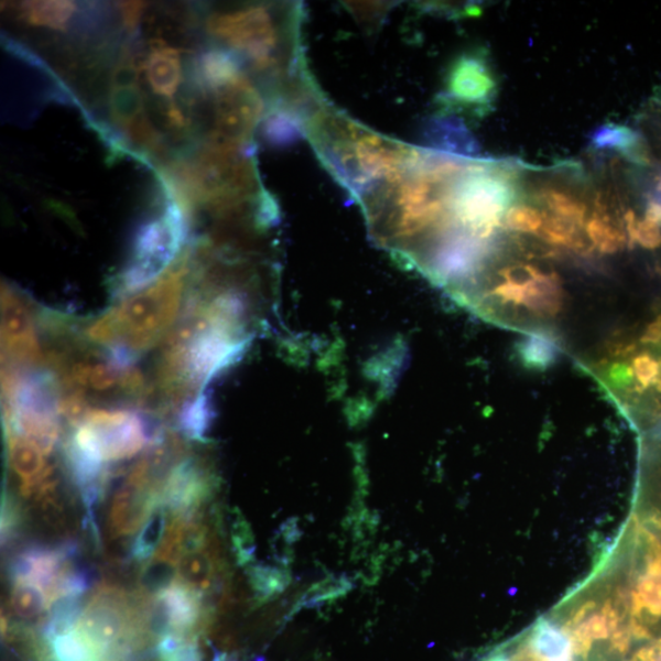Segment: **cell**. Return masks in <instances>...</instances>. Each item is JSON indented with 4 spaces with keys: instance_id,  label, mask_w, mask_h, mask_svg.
I'll return each mask as SVG.
<instances>
[{
    "instance_id": "cell-13",
    "label": "cell",
    "mask_w": 661,
    "mask_h": 661,
    "mask_svg": "<svg viewBox=\"0 0 661 661\" xmlns=\"http://www.w3.org/2000/svg\"><path fill=\"white\" fill-rule=\"evenodd\" d=\"M11 14L25 26L47 30L64 31L68 28L77 11L74 2L63 0H44V2H22L9 6Z\"/></svg>"
},
{
    "instance_id": "cell-6",
    "label": "cell",
    "mask_w": 661,
    "mask_h": 661,
    "mask_svg": "<svg viewBox=\"0 0 661 661\" xmlns=\"http://www.w3.org/2000/svg\"><path fill=\"white\" fill-rule=\"evenodd\" d=\"M498 94V82L490 68L487 54L470 52L462 54L452 65L446 77V93L441 96L446 110L457 107L476 108L487 112Z\"/></svg>"
},
{
    "instance_id": "cell-26",
    "label": "cell",
    "mask_w": 661,
    "mask_h": 661,
    "mask_svg": "<svg viewBox=\"0 0 661 661\" xmlns=\"http://www.w3.org/2000/svg\"><path fill=\"white\" fill-rule=\"evenodd\" d=\"M148 8V3L142 2L119 3L118 9L120 10L121 19H123L124 28L129 31L137 30Z\"/></svg>"
},
{
    "instance_id": "cell-18",
    "label": "cell",
    "mask_w": 661,
    "mask_h": 661,
    "mask_svg": "<svg viewBox=\"0 0 661 661\" xmlns=\"http://www.w3.org/2000/svg\"><path fill=\"white\" fill-rule=\"evenodd\" d=\"M642 138L635 129L606 123L593 132L590 147L597 152H615L627 156L639 147Z\"/></svg>"
},
{
    "instance_id": "cell-15",
    "label": "cell",
    "mask_w": 661,
    "mask_h": 661,
    "mask_svg": "<svg viewBox=\"0 0 661 661\" xmlns=\"http://www.w3.org/2000/svg\"><path fill=\"white\" fill-rule=\"evenodd\" d=\"M84 609L83 597H76V595H61L51 600L47 620L43 626L44 639L48 642L54 637L75 630Z\"/></svg>"
},
{
    "instance_id": "cell-25",
    "label": "cell",
    "mask_w": 661,
    "mask_h": 661,
    "mask_svg": "<svg viewBox=\"0 0 661 661\" xmlns=\"http://www.w3.org/2000/svg\"><path fill=\"white\" fill-rule=\"evenodd\" d=\"M21 523V514L14 499L7 498L3 501L2 511V542L8 545L14 540Z\"/></svg>"
},
{
    "instance_id": "cell-8",
    "label": "cell",
    "mask_w": 661,
    "mask_h": 661,
    "mask_svg": "<svg viewBox=\"0 0 661 661\" xmlns=\"http://www.w3.org/2000/svg\"><path fill=\"white\" fill-rule=\"evenodd\" d=\"M209 480L194 458L176 462L161 483L158 495L160 502L175 518L185 522L195 520V514L206 499Z\"/></svg>"
},
{
    "instance_id": "cell-19",
    "label": "cell",
    "mask_w": 661,
    "mask_h": 661,
    "mask_svg": "<svg viewBox=\"0 0 661 661\" xmlns=\"http://www.w3.org/2000/svg\"><path fill=\"white\" fill-rule=\"evenodd\" d=\"M176 564L178 562L161 554H156L148 561L142 567L139 579L142 595L154 598L170 588L178 577Z\"/></svg>"
},
{
    "instance_id": "cell-20",
    "label": "cell",
    "mask_w": 661,
    "mask_h": 661,
    "mask_svg": "<svg viewBox=\"0 0 661 661\" xmlns=\"http://www.w3.org/2000/svg\"><path fill=\"white\" fill-rule=\"evenodd\" d=\"M48 643L52 661H102L97 649L76 628L52 638Z\"/></svg>"
},
{
    "instance_id": "cell-4",
    "label": "cell",
    "mask_w": 661,
    "mask_h": 661,
    "mask_svg": "<svg viewBox=\"0 0 661 661\" xmlns=\"http://www.w3.org/2000/svg\"><path fill=\"white\" fill-rule=\"evenodd\" d=\"M71 438L108 465L137 456L147 445L160 443L163 434L140 412L90 410Z\"/></svg>"
},
{
    "instance_id": "cell-12",
    "label": "cell",
    "mask_w": 661,
    "mask_h": 661,
    "mask_svg": "<svg viewBox=\"0 0 661 661\" xmlns=\"http://www.w3.org/2000/svg\"><path fill=\"white\" fill-rule=\"evenodd\" d=\"M425 137L429 145L441 153H454L463 159H476L480 151L476 138L457 118L446 116L430 120Z\"/></svg>"
},
{
    "instance_id": "cell-17",
    "label": "cell",
    "mask_w": 661,
    "mask_h": 661,
    "mask_svg": "<svg viewBox=\"0 0 661 661\" xmlns=\"http://www.w3.org/2000/svg\"><path fill=\"white\" fill-rule=\"evenodd\" d=\"M176 567H178L176 581L186 588L198 595H203L209 588L214 575V564L212 556L204 548L183 554Z\"/></svg>"
},
{
    "instance_id": "cell-2",
    "label": "cell",
    "mask_w": 661,
    "mask_h": 661,
    "mask_svg": "<svg viewBox=\"0 0 661 661\" xmlns=\"http://www.w3.org/2000/svg\"><path fill=\"white\" fill-rule=\"evenodd\" d=\"M4 392L7 434L26 437L50 455L59 438L62 415V400L52 375L7 371Z\"/></svg>"
},
{
    "instance_id": "cell-16",
    "label": "cell",
    "mask_w": 661,
    "mask_h": 661,
    "mask_svg": "<svg viewBox=\"0 0 661 661\" xmlns=\"http://www.w3.org/2000/svg\"><path fill=\"white\" fill-rule=\"evenodd\" d=\"M537 204L546 207L548 212L568 220L578 227L584 226L588 216V206L571 192H562L554 186H544L537 192Z\"/></svg>"
},
{
    "instance_id": "cell-23",
    "label": "cell",
    "mask_w": 661,
    "mask_h": 661,
    "mask_svg": "<svg viewBox=\"0 0 661 661\" xmlns=\"http://www.w3.org/2000/svg\"><path fill=\"white\" fill-rule=\"evenodd\" d=\"M48 605L47 593L36 584L14 583L13 592H11V606L22 619H35L48 609Z\"/></svg>"
},
{
    "instance_id": "cell-3",
    "label": "cell",
    "mask_w": 661,
    "mask_h": 661,
    "mask_svg": "<svg viewBox=\"0 0 661 661\" xmlns=\"http://www.w3.org/2000/svg\"><path fill=\"white\" fill-rule=\"evenodd\" d=\"M163 215L143 224L132 240L129 261L120 275L126 294L148 289L178 258L187 236L191 209L172 196Z\"/></svg>"
},
{
    "instance_id": "cell-5",
    "label": "cell",
    "mask_w": 661,
    "mask_h": 661,
    "mask_svg": "<svg viewBox=\"0 0 661 661\" xmlns=\"http://www.w3.org/2000/svg\"><path fill=\"white\" fill-rule=\"evenodd\" d=\"M209 36L247 58L258 71L270 69L280 46V29L270 7L248 6L217 11L206 20Z\"/></svg>"
},
{
    "instance_id": "cell-21",
    "label": "cell",
    "mask_w": 661,
    "mask_h": 661,
    "mask_svg": "<svg viewBox=\"0 0 661 661\" xmlns=\"http://www.w3.org/2000/svg\"><path fill=\"white\" fill-rule=\"evenodd\" d=\"M212 422L213 407L207 391L198 392L195 399L182 408L180 426L186 437L203 440Z\"/></svg>"
},
{
    "instance_id": "cell-1",
    "label": "cell",
    "mask_w": 661,
    "mask_h": 661,
    "mask_svg": "<svg viewBox=\"0 0 661 661\" xmlns=\"http://www.w3.org/2000/svg\"><path fill=\"white\" fill-rule=\"evenodd\" d=\"M189 263L186 252L148 289L97 318L87 329L88 337L109 349H126L136 357L156 345L180 314Z\"/></svg>"
},
{
    "instance_id": "cell-22",
    "label": "cell",
    "mask_w": 661,
    "mask_h": 661,
    "mask_svg": "<svg viewBox=\"0 0 661 661\" xmlns=\"http://www.w3.org/2000/svg\"><path fill=\"white\" fill-rule=\"evenodd\" d=\"M557 340L546 333H534L518 346V355L527 367L545 369L557 357Z\"/></svg>"
},
{
    "instance_id": "cell-24",
    "label": "cell",
    "mask_w": 661,
    "mask_h": 661,
    "mask_svg": "<svg viewBox=\"0 0 661 661\" xmlns=\"http://www.w3.org/2000/svg\"><path fill=\"white\" fill-rule=\"evenodd\" d=\"M544 224V212L528 203H513L507 209L502 228L516 234L535 236Z\"/></svg>"
},
{
    "instance_id": "cell-9",
    "label": "cell",
    "mask_w": 661,
    "mask_h": 661,
    "mask_svg": "<svg viewBox=\"0 0 661 661\" xmlns=\"http://www.w3.org/2000/svg\"><path fill=\"white\" fill-rule=\"evenodd\" d=\"M2 338L7 358L19 364H35L41 360L35 319L25 301L3 285L2 291Z\"/></svg>"
},
{
    "instance_id": "cell-14",
    "label": "cell",
    "mask_w": 661,
    "mask_h": 661,
    "mask_svg": "<svg viewBox=\"0 0 661 661\" xmlns=\"http://www.w3.org/2000/svg\"><path fill=\"white\" fill-rule=\"evenodd\" d=\"M169 510L159 502L150 513L139 534L132 540L130 557L147 564L161 548L170 523Z\"/></svg>"
},
{
    "instance_id": "cell-10",
    "label": "cell",
    "mask_w": 661,
    "mask_h": 661,
    "mask_svg": "<svg viewBox=\"0 0 661 661\" xmlns=\"http://www.w3.org/2000/svg\"><path fill=\"white\" fill-rule=\"evenodd\" d=\"M139 65L141 79L148 84L152 95L163 98L161 105L178 104L174 97L183 84L182 50L164 39L154 37Z\"/></svg>"
},
{
    "instance_id": "cell-7",
    "label": "cell",
    "mask_w": 661,
    "mask_h": 661,
    "mask_svg": "<svg viewBox=\"0 0 661 661\" xmlns=\"http://www.w3.org/2000/svg\"><path fill=\"white\" fill-rule=\"evenodd\" d=\"M631 516L661 539V426L643 434Z\"/></svg>"
},
{
    "instance_id": "cell-11",
    "label": "cell",
    "mask_w": 661,
    "mask_h": 661,
    "mask_svg": "<svg viewBox=\"0 0 661 661\" xmlns=\"http://www.w3.org/2000/svg\"><path fill=\"white\" fill-rule=\"evenodd\" d=\"M8 460L21 480L22 494H36L42 485L51 478V468L44 459V452L26 437L7 434Z\"/></svg>"
}]
</instances>
